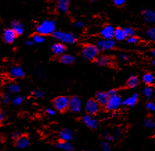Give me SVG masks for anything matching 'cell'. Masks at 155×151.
Masks as SVG:
<instances>
[{
	"mask_svg": "<svg viewBox=\"0 0 155 151\" xmlns=\"http://www.w3.org/2000/svg\"><path fill=\"white\" fill-rule=\"evenodd\" d=\"M36 30L38 34L43 36L53 34L56 31V23L52 20H45L38 26Z\"/></svg>",
	"mask_w": 155,
	"mask_h": 151,
	"instance_id": "obj_1",
	"label": "cell"
},
{
	"mask_svg": "<svg viewBox=\"0 0 155 151\" xmlns=\"http://www.w3.org/2000/svg\"><path fill=\"white\" fill-rule=\"evenodd\" d=\"M52 35L56 40L63 44H72L77 41L76 36L70 32L55 31Z\"/></svg>",
	"mask_w": 155,
	"mask_h": 151,
	"instance_id": "obj_2",
	"label": "cell"
},
{
	"mask_svg": "<svg viewBox=\"0 0 155 151\" xmlns=\"http://www.w3.org/2000/svg\"><path fill=\"white\" fill-rule=\"evenodd\" d=\"M122 105H123V99L117 93L114 95L109 96V99L105 105V107L108 111L114 112L120 109Z\"/></svg>",
	"mask_w": 155,
	"mask_h": 151,
	"instance_id": "obj_3",
	"label": "cell"
},
{
	"mask_svg": "<svg viewBox=\"0 0 155 151\" xmlns=\"http://www.w3.org/2000/svg\"><path fill=\"white\" fill-rule=\"evenodd\" d=\"M98 53H99V49L95 45L91 44L84 45L81 50V55L84 58L89 61L96 59L98 56Z\"/></svg>",
	"mask_w": 155,
	"mask_h": 151,
	"instance_id": "obj_4",
	"label": "cell"
},
{
	"mask_svg": "<svg viewBox=\"0 0 155 151\" xmlns=\"http://www.w3.org/2000/svg\"><path fill=\"white\" fill-rule=\"evenodd\" d=\"M69 98L66 96H58L53 100V106L56 111L63 112L68 109Z\"/></svg>",
	"mask_w": 155,
	"mask_h": 151,
	"instance_id": "obj_5",
	"label": "cell"
},
{
	"mask_svg": "<svg viewBox=\"0 0 155 151\" xmlns=\"http://www.w3.org/2000/svg\"><path fill=\"white\" fill-rule=\"evenodd\" d=\"M100 109V105L97 103L95 99H90L87 100L85 104V110L86 114L95 115L99 112Z\"/></svg>",
	"mask_w": 155,
	"mask_h": 151,
	"instance_id": "obj_6",
	"label": "cell"
},
{
	"mask_svg": "<svg viewBox=\"0 0 155 151\" xmlns=\"http://www.w3.org/2000/svg\"><path fill=\"white\" fill-rule=\"evenodd\" d=\"M116 41L113 39H102L97 41L96 46L97 47L99 51H107L115 48Z\"/></svg>",
	"mask_w": 155,
	"mask_h": 151,
	"instance_id": "obj_7",
	"label": "cell"
},
{
	"mask_svg": "<svg viewBox=\"0 0 155 151\" xmlns=\"http://www.w3.org/2000/svg\"><path fill=\"white\" fill-rule=\"evenodd\" d=\"M82 107L81 100L77 96H72L69 98L68 109L73 113H78Z\"/></svg>",
	"mask_w": 155,
	"mask_h": 151,
	"instance_id": "obj_8",
	"label": "cell"
},
{
	"mask_svg": "<svg viewBox=\"0 0 155 151\" xmlns=\"http://www.w3.org/2000/svg\"><path fill=\"white\" fill-rule=\"evenodd\" d=\"M8 74L10 76L14 79H21L25 77V72L22 67L18 65H12L8 71Z\"/></svg>",
	"mask_w": 155,
	"mask_h": 151,
	"instance_id": "obj_9",
	"label": "cell"
},
{
	"mask_svg": "<svg viewBox=\"0 0 155 151\" xmlns=\"http://www.w3.org/2000/svg\"><path fill=\"white\" fill-rule=\"evenodd\" d=\"M60 140L65 141H71L74 139V131L70 128H63L58 133Z\"/></svg>",
	"mask_w": 155,
	"mask_h": 151,
	"instance_id": "obj_10",
	"label": "cell"
},
{
	"mask_svg": "<svg viewBox=\"0 0 155 151\" xmlns=\"http://www.w3.org/2000/svg\"><path fill=\"white\" fill-rule=\"evenodd\" d=\"M82 122L86 125V127L91 129H95L99 126V121L92 115L86 114L82 117Z\"/></svg>",
	"mask_w": 155,
	"mask_h": 151,
	"instance_id": "obj_11",
	"label": "cell"
},
{
	"mask_svg": "<svg viewBox=\"0 0 155 151\" xmlns=\"http://www.w3.org/2000/svg\"><path fill=\"white\" fill-rule=\"evenodd\" d=\"M30 144V140L27 135L22 134L18 140L14 141V145L19 149H25Z\"/></svg>",
	"mask_w": 155,
	"mask_h": 151,
	"instance_id": "obj_12",
	"label": "cell"
},
{
	"mask_svg": "<svg viewBox=\"0 0 155 151\" xmlns=\"http://www.w3.org/2000/svg\"><path fill=\"white\" fill-rule=\"evenodd\" d=\"M115 28L111 25H107L101 30L100 34L104 39H112L114 36Z\"/></svg>",
	"mask_w": 155,
	"mask_h": 151,
	"instance_id": "obj_13",
	"label": "cell"
},
{
	"mask_svg": "<svg viewBox=\"0 0 155 151\" xmlns=\"http://www.w3.org/2000/svg\"><path fill=\"white\" fill-rule=\"evenodd\" d=\"M17 35L13 32L11 28H8L4 30L3 32V39L6 43L11 44L15 41V38Z\"/></svg>",
	"mask_w": 155,
	"mask_h": 151,
	"instance_id": "obj_14",
	"label": "cell"
},
{
	"mask_svg": "<svg viewBox=\"0 0 155 151\" xmlns=\"http://www.w3.org/2000/svg\"><path fill=\"white\" fill-rule=\"evenodd\" d=\"M138 96L137 93H134L132 95L123 100V105L128 107H132L138 102Z\"/></svg>",
	"mask_w": 155,
	"mask_h": 151,
	"instance_id": "obj_15",
	"label": "cell"
},
{
	"mask_svg": "<svg viewBox=\"0 0 155 151\" xmlns=\"http://www.w3.org/2000/svg\"><path fill=\"white\" fill-rule=\"evenodd\" d=\"M143 18L148 23L155 22V11L152 9H145L142 13Z\"/></svg>",
	"mask_w": 155,
	"mask_h": 151,
	"instance_id": "obj_16",
	"label": "cell"
},
{
	"mask_svg": "<svg viewBox=\"0 0 155 151\" xmlns=\"http://www.w3.org/2000/svg\"><path fill=\"white\" fill-rule=\"evenodd\" d=\"M65 50H66V48H65V45L61 42H56L51 46V51L55 55L61 56L64 55Z\"/></svg>",
	"mask_w": 155,
	"mask_h": 151,
	"instance_id": "obj_17",
	"label": "cell"
},
{
	"mask_svg": "<svg viewBox=\"0 0 155 151\" xmlns=\"http://www.w3.org/2000/svg\"><path fill=\"white\" fill-rule=\"evenodd\" d=\"M56 147L63 151H73L74 148L71 142L59 140L56 143Z\"/></svg>",
	"mask_w": 155,
	"mask_h": 151,
	"instance_id": "obj_18",
	"label": "cell"
},
{
	"mask_svg": "<svg viewBox=\"0 0 155 151\" xmlns=\"http://www.w3.org/2000/svg\"><path fill=\"white\" fill-rule=\"evenodd\" d=\"M11 29L13 30L17 36L22 35L25 32L24 25L18 20H14L11 22Z\"/></svg>",
	"mask_w": 155,
	"mask_h": 151,
	"instance_id": "obj_19",
	"label": "cell"
},
{
	"mask_svg": "<svg viewBox=\"0 0 155 151\" xmlns=\"http://www.w3.org/2000/svg\"><path fill=\"white\" fill-rule=\"evenodd\" d=\"M108 99H109V95L107 93L104 91H98L95 95V100L97 101L100 105L105 106L108 101Z\"/></svg>",
	"mask_w": 155,
	"mask_h": 151,
	"instance_id": "obj_20",
	"label": "cell"
},
{
	"mask_svg": "<svg viewBox=\"0 0 155 151\" xmlns=\"http://www.w3.org/2000/svg\"><path fill=\"white\" fill-rule=\"evenodd\" d=\"M70 0H58L57 4V8L61 13H65L68 12L69 8Z\"/></svg>",
	"mask_w": 155,
	"mask_h": 151,
	"instance_id": "obj_21",
	"label": "cell"
},
{
	"mask_svg": "<svg viewBox=\"0 0 155 151\" xmlns=\"http://www.w3.org/2000/svg\"><path fill=\"white\" fill-rule=\"evenodd\" d=\"M114 37L118 41H123L126 39H127V36L123 28H117V29H115Z\"/></svg>",
	"mask_w": 155,
	"mask_h": 151,
	"instance_id": "obj_22",
	"label": "cell"
},
{
	"mask_svg": "<svg viewBox=\"0 0 155 151\" xmlns=\"http://www.w3.org/2000/svg\"><path fill=\"white\" fill-rule=\"evenodd\" d=\"M111 62V59L108 56H100L96 58V63L100 66L109 65Z\"/></svg>",
	"mask_w": 155,
	"mask_h": 151,
	"instance_id": "obj_23",
	"label": "cell"
},
{
	"mask_svg": "<svg viewBox=\"0 0 155 151\" xmlns=\"http://www.w3.org/2000/svg\"><path fill=\"white\" fill-rule=\"evenodd\" d=\"M21 90L20 86L16 83H9L6 86V91L9 93L17 94L20 93Z\"/></svg>",
	"mask_w": 155,
	"mask_h": 151,
	"instance_id": "obj_24",
	"label": "cell"
},
{
	"mask_svg": "<svg viewBox=\"0 0 155 151\" xmlns=\"http://www.w3.org/2000/svg\"><path fill=\"white\" fill-rule=\"evenodd\" d=\"M138 84H139V79L136 75H132V76L130 77V78L127 81V86L131 89L135 88Z\"/></svg>",
	"mask_w": 155,
	"mask_h": 151,
	"instance_id": "obj_25",
	"label": "cell"
},
{
	"mask_svg": "<svg viewBox=\"0 0 155 151\" xmlns=\"http://www.w3.org/2000/svg\"><path fill=\"white\" fill-rule=\"evenodd\" d=\"M142 79H143V82H144L145 84H147V86H150V85L153 84L154 83L155 77L152 73L147 72L143 75Z\"/></svg>",
	"mask_w": 155,
	"mask_h": 151,
	"instance_id": "obj_26",
	"label": "cell"
},
{
	"mask_svg": "<svg viewBox=\"0 0 155 151\" xmlns=\"http://www.w3.org/2000/svg\"><path fill=\"white\" fill-rule=\"evenodd\" d=\"M60 61L63 64L69 65L74 63V57L72 55H68V54H64V55L61 56Z\"/></svg>",
	"mask_w": 155,
	"mask_h": 151,
	"instance_id": "obj_27",
	"label": "cell"
},
{
	"mask_svg": "<svg viewBox=\"0 0 155 151\" xmlns=\"http://www.w3.org/2000/svg\"><path fill=\"white\" fill-rule=\"evenodd\" d=\"M143 93L145 98L150 100V99H152L154 97V90L152 87H151L150 86H147V87H145V88L143 89Z\"/></svg>",
	"mask_w": 155,
	"mask_h": 151,
	"instance_id": "obj_28",
	"label": "cell"
},
{
	"mask_svg": "<svg viewBox=\"0 0 155 151\" xmlns=\"http://www.w3.org/2000/svg\"><path fill=\"white\" fill-rule=\"evenodd\" d=\"M146 37L150 41L155 42V26L152 27L146 32Z\"/></svg>",
	"mask_w": 155,
	"mask_h": 151,
	"instance_id": "obj_29",
	"label": "cell"
},
{
	"mask_svg": "<svg viewBox=\"0 0 155 151\" xmlns=\"http://www.w3.org/2000/svg\"><path fill=\"white\" fill-rule=\"evenodd\" d=\"M143 125L147 129L154 128V121L151 117L145 118L144 121H143Z\"/></svg>",
	"mask_w": 155,
	"mask_h": 151,
	"instance_id": "obj_30",
	"label": "cell"
},
{
	"mask_svg": "<svg viewBox=\"0 0 155 151\" xmlns=\"http://www.w3.org/2000/svg\"><path fill=\"white\" fill-rule=\"evenodd\" d=\"M23 101H24V97L20 95L15 96L12 99V103L15 106H20L23 102Z\"/></svg>",
	"mask_w": 155,
	"mask_h": 151,
	"instance_id": "obj_31",
	"label": "cell"
},
{
	"mask_svg": "<svg viewBox=\"0 0 155 151\" xmlns=\"http://www.w3.org/2000/svg\"><path fill=\"white\" fill-rule=\"evenodd\" d=\"M11 94L8 93V92H6L2 94V98H1V102L4 105H7L9 102H11Z\"/></svg>",
	"mask_w": 155,
	"mask_h": 151,
	"instance_id": "obj_32",
	"label": "cell"
},
{
	"mask_svg": "<svg viewBox=\"0 0 155 151\" xmlns=\"http://www.w3.org/2000/svg\"><path fill=\"white\" fill-rule=\"evenodd\" d=\"M100 148L102 151H112V148L110 146L109 143L106 141H103L101 142Z\"/></svg>",
	"mask_w": 155,
	"mask_h": 151,
	"instance_id": "obj_33",
	"label": "cell"
},
{
	"mask_svg": "<svg viewBox=\"0 0 155 151\" xmlns=\"http://www.w3.org/2000/svg\"><path fill=\"white\" fill-rule=\"evenodd\" d=\"M33 41L36 43H42L45 41V37L43 35L37 34L33 37Z\"/></svg>",
	"mask_w": 155,
	"mask_h": 151,
	"instance_id": "obj_34",
	"label": "cell"
},
{
	"mask_svg": "<svg viewBox=\"0 0 155 151\" xmlns=\"http://www.w3.org/2000/svg\"><path fill=\"white\" fill-rule=\"evenodd\" d=\"M102 137L103 139H104L106 141H107V142H112V141H114L115 137L114 136L111 135V134L109 133H107V132H105V133H102Z\"/></svg>",
	"mask_w": 155,
	"mask_h": 151,
	"instance_id": "obj_35",
	"label": "cell"
},
{
	"mask_svg": "<svg viewBox=\"0 0 155 151\" xmlns=\"http://www.w3.org/2000/svg\"><path fill=\"white\" fill-rule=\"evenodd\" d=\"M32 96L36 98H42L45 96V93L43 91L41 90H34L32 91Z\"/></svg>",
	"mask_w": 155,
	"mask_h": 151,
	"instance_id": "obj_36",
	"label": "cell"
},
{
	"mask_svg": "<svg viewBox=\"0 0 155 151\" xmlns=\"http://www.w3.org/2000/svg\"><path fill=\"white\" fill-rule=\"evenodd\" d=\"M124 32H125V34L127 35V36L128 37H130V36H134L135 34V31L134 30V29L131 27H124L123 28Z\"/></svg>",
	"mask_w": 155,
	"mask_h": 151,
	"instance_id": "obj_37",
	"label": "cell"
},
{
	"mask_svg": "<svg viewBox=\"0 0 155 151\" xmlns=\"http://www.w3.org/2000/svg\"><path fill=\"white\" fill-rule=\"evenodd\" d=\"M22 135V133H21L20 131L16 130L15 132H13L12 135H11V138H12L13 142L14 141H15L16 140H18V139L20 138Z\"/></svg>",
	"mask_w": 155,
	"mask_h": 151,
	"instance_id": "obj_38",
	"label": "cell"
},
{
	"mask_svg": "<svg viewBox=\"0 0 155 151\" xmlns=\"http://www.w3.org/2000/svg\"><path fill=\"white\" fill-rule=\"evenodd\" d=\"M146 109L151 112H155V103L153 102H148L146 104Z\"/></svg>",
	"mask_w": 155,
	"mask_h": 151,
	"instance_id": "obj_39",
	"label": "cell"
},
{
	"mask_svg": "<svg viewBox=\"0 0 155 151\" xmlns=\"http://www.w3.org/2000/svg\"><path fill=\"white\" fill-rule=\"evenodd\" d=\"M127 42L130 44H136L138 42V39L135 36H130L127 38Z\"/></svg>",
	"mask_w": 155,
	"mask_h": 151,
	"instance_id": "obj_40",
	"label": "cell"
},
{
	"mask_svg": "<svg viewBox=\"0 0 155 151\" xmlns=\"http://www.w3.org/2000/svg\"><path fill=\"white\" fill-rule=\"evenodd\" d=\"M74 27L77 29H81L84 27V24L82 21H77L74 23Z\"/></svg>",
	"mask_w": 155,
	"mask_h": 151,
	"instance_id": "obj_41",
	"label": "cell"
},
{
	"mask_svg": "<svg viewBox=\"0 0 155 151\" xmlns=\"http://www.w3.org/2000/svg\"><path fill=\"white\" fill-rule=\"evenodd\" d=\"M113 2L117 6H121L124 4L126 0H113Z\"/></svg>",
	"mask_w": 155,
	"mask_h": 151,
	"instance_id": "obj_42",
	"label": "cell"
},
{
	"mask_svg": "<svg viewBox=\"0 0 155 151\" xmlns=\"http://www.w3.org/2000/svg\"><path fill=\"white\" fill-rule=\"evenodd\" d=\"M45 112L49 116H55L56 114V111L52 108H48Z\"/></svg>",
	"mask_w": 155,
	"mask_h": 151,
	"instance_id": "obj_43",
	"label": "cell"
},
{
	"mask_svg": "<svg viewBox=\"0 0 155 151\" xmlns=\"http://www.w3.org/2000/svg\"><path fill=\"white\" fill-rule=\"evenodd\" d=\"M6 119V115L4 114L3 111L0 109V123H2V122L4 121V120Z\"/></svg>",
	"mask_w": 155,
	"mask_h": 151,
	"instance_id": "obj_44",
	"label": "cell"
},
{
	"mask_svg": "<svg viewBox=\"0 0 155 151\" xmlns=\"http://www.w3.org/2000/svg\"><path fill=\"white\" fill-rule=\"evenodd\" d=\"M122 136V130L120 129H117L116 131H115V134H114V137H117L119 138Z\"/></svg>",
	"mask_w": 155,
	"mask_h": 151,
	"instance_id": "obj_45",
	"label": "cell"
},
{
	"mask_svg": "<svg viewBox=\"0 0 155 151\" xmlns=\"http://www.w3.org/2000/svg\"><path fill=\"white\" fill-rule=\"evenodd\" d=\"M120 58H121V59H122V60H123L124 61H128V59H129L128 56L126 54H124V53L121 54V55H120Z\"/></svg>",
	"mask_w": 155,
	"mask_h": 151,
	"instance_id": "obj_46",
	"label": "cell"
},
{
	"mask_svg": "<svg viewBox=\"0 0 155 151\" xmlns=\"http://www.w3.org/2000/svg\"><path fill=\"white\" fill-rule=\"evenodd\" d=\"M34 42L33 41V40H31V39L27 40V41L25 42L26 45H27V46H31L34 45Z\"/></svg>",
	"mask_w": 155,
	"mask_h": 151,
	"instance_id": "obj_47",
	"label": "cell"
},
{
	"mask_svg": "<svg viewBox=\"0 0 155 151\" xmlns=\"http://www.w3.org/2000/svg\"><path fill=\"white\" fill-rule=\"evenodd\" d=\"M152 55H153V56H154V57H155V48L152 49Z\"/></svg>",
	"mask_w": 155,
	"mask_h": 151,
	"instance_id": "obj_48",
	"label": "cell"
},
{
	"mask_svg": "<svg viewBox=\"0 0 155 151\" xmlns=\"http://www.w3.org/2000/svg\"><path fill=\"white\" fill-rule=\"evenodd\" d=\"M152 65H153L155 67V57H154V59L152 60Z\"/></svg>",
	"mask_w": 155,
	"mask_h": 151,
	"instance_id": "obj_49",
	"label": "cell"
},
{
	"mask_svg": "<svg viewBox=\"0 0 155 151\" xmlns=\"http://www.w3.org/2000/svg\"><path fill=\"white\" fill-rule=\"evenodd\" d=\"M91 2H96V0H90Z\"/></svg>",
	"mask_w": 155,
	"mask_h": 151,
	"instance_id": "obj_50",
	"label": "cell"
},
{
	"mask_svg": "<svg viewBox=\"0 0 155 151\" xmlns=\"http://www.w3.org/2000/svg\"><path fill=\"white\" fill-rule=\"evenodd\" d=\"M85 151H93V150H85Z\"/></svg>",
	"mask_w": 155,
	"mask_h": 151,
	"instance_id": "obj_51",
	"label": "cell"
},
{
	"mask_svg": "<svg viewBox=\"0 0 155 151\" xmlns=\"http://www.w3.org/2000/svg\"><path fill=\"white\" fill-rule=\"evenodd\" d=\"M154 129H155V121H154Z\"/></svg>",
	"mask_w": 155,
	"mask_h": 151,
	"instance_id": "obj_52",
	"label": "cell"
}]
</instances>
